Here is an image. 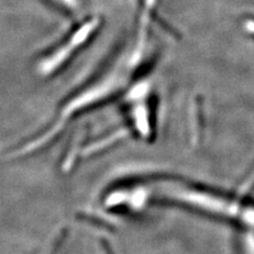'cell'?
<instances>
[{"instance_id": "3", "label": "cell", "mask_w": 254, "mask_h": 254, "mask_svg": "<svg viewBox=\"0 0 254 254\" xmlns=\"http://www.w3.org/2000/svg\"><path fill=\"white\" fill-rule=\"evenodd\" d=\"M70 15H79L85 7V0H48Z\"/></svg>"}, {"instance_id": "2", "label": "cell", "mask_w": 254, "mask_h": 254, "mask_svg": "<svg viewBox=\"0 0 254 254\" xmlns=\"http://www.w3.org/2000/svg\"><path fill=\"white\" fill-rule=\"evenodd\" d=\"M100 28L101 18L99 16H90L89 18L83 20L63 42L55 46L38 63V72L44 76H49L58 72L90 42Z\"/></svg>"}, {"instance_id": "1", "label": "cell", "mask_w": 254, "mask_h": 254, "mask_svg": "<svg viewBox=\"0 0 254 254\" xmlns=\"http://www.w3.org/2000/svg\"><path fill=\"white\" fill-rule=\"evenodd\" d=\"M156 6L157 0H142L128 37L104 68L63 103L49 128L19 148L22 156L47 145L74 117L104 105L130 88L148 59Z\"/></svg>"}]
</instances>
